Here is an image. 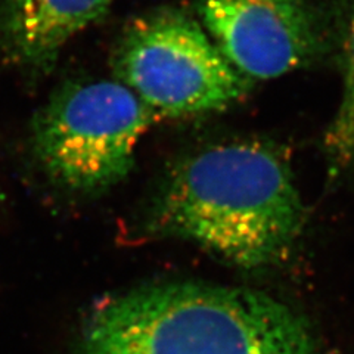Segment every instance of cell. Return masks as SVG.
Returning a JSON list of instances; mask_svg holds the SVG:
<instances>
[{
	"label": "cell",
	"instance_id": "1",
	"mask_svg": "<svg viewBox=\"0 0 354 354\" xmlns=\"http://www.w3.org/2000/svg\"><path fill=\"white\" fill-rule=\"evenodd\" d=\"M304 223L306 207L285 151L272 140L238 138L209 143L174 165L148 229L257 270L286 260Z\"/></svg>",
	"mask_w": 354,
	"mask_h": 354
},
{
	"label": "cell",
	"instance_id": "2",
	"mask_svg": "<svg viewBox=\"0 0 354 354\" xmlns=\"http://www.w3.org/2000/svg\"><path fill=\"white\" fill-rule=\"evenodd\" d=\"M79 354H320L307 320L263 292L143 286L97 306Z\"/></svg>",
	"mask_w": 354,
	"mask_h": 354
},
{
	"label": "cell",
	"instance_id": "3",
	"mask_svg": "<svg viewBox=\"0 0 354 354\" xmlns=\"http://www.w3.org/2000/svg\"><path fill=\"white\" fill-rule=\"evenodd\" d=\"M111 68L114 80L160 120L220 113L241 102L252 86L221 55L201 22L176 6L133 19L114 48Z\"/></svg>",
	"mask_w": 354,
	"mask_h": 354
},
{
	"label": "cell",
	"instance_id": "4",
	"mask_svg": "<svg viewBox=\"0 0 354 354\" xmlns=\"http://www.w3.org/2000/svg\"><path fill=\"white\" fill-rule=\"evenodd\" d=\"M158 120L117 80L66 83L32 118L30 142L55 183L97 194L130 173L139 139Z\"/></svg>",
	"mask_w": 354,
	"mask_h": 354
},
{
	"label": "cell",
	"instance_id": "5",
	"mask_svg": "<svg viewBox=\"0 0 354 354\" xmlns=\"http://www.w3.org/2000/svg\"><path fill=\"white\" fill-rule=\"evenodd\" d=\"M196 12L216 48L252 83L334 53L329 14L313 0H196Z\"/></svg>",
	"mask_w": 354,
	"mask_h": 354
},
{
	"label": "cell",
	"instance_id": "6",
	"mask_svg": "<svg viewBox=\"0 0 354 354\" xmlns=\"http://www.w3.org/2000/svg\"><path fill=\"white\" fill-rule=\"evenodd\" d=\"M114 0H0V64L30 80L52 73L68 41Z\"/></svg>",
	"mask_w": 354,
	"mask_h": 354
},
{
	"label": "cell",
	"instance_id": "7",
	"mask_svg": "<svg viewBox=\"0 0 354 354\" xmlns=\"http://www.w3.org/2000/svg\"><path fill=\"white\" fill-rule=\"evenodd\" d=\"M329 19L334 55L342 73L337 113L322 138L328 169L334 177L354 176V0H330Z\"/></svg>",
	"mask_w": 354,
	"mask_h": 354
},
{
	"label": "cell",
	"instance_id": "8",
	"mask_svg": "<svg viewBox=\"0 0 354 354\" xmlns=\"http://www.w3.org/2000/svg\"><path fill=\"white\" fill-rule=\"evenodd\" d=\"M3 203V194H2V189H0V204Z\"/></svg>",
	"mask_w": 354,
	"mask_h": 354
}]
</instances>
